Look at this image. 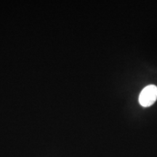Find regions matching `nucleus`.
<instances>
[{"label": "nucleus", "mask_w": 157, "mask_h": 157, "mask_svg": "<svg viewBox=\"0 0 157 157\" xmlns=\"http://www.w3.org/2000/svg\"><path fill=\"white\" fill-rule=\"evenodd\" d=\"M157 100V87L151 84L143 89L139 95V103L143 107L152 105Z\"/></svg>", "instance_id": "1"}]
</instances>
